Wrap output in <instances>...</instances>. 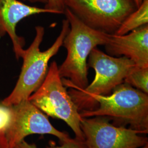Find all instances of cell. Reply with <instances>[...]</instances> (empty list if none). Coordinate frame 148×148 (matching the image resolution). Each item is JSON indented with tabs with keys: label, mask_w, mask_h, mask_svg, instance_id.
<instances>
[{
	"label": "cell",
	"mask_w": 148,
	"mask_h": 148,
	"mask_svg": "<svg viewBox=\"0 0 148 148\" xmlns=\"http://www.w3.org/2000/svg\"><path fill=\"white\" fill-rule=\"evenodd\" d=\"M79 111L81 117H106L115 126L128 125L141 134L148 132V95L125 82L110 95H90Z\"/></svg>",
	"instance_id": "1"
},
{
	"label": "cell",
	"mask_w": 148,
	"mask_h": 148,
	"mask_svg": "<svg viewBox=\"0 0 148 148\" xmlns=\"http://www.w3.org/2000/svg\"><path fill=\"white\" fill-rule=\"evenodd\" d=\"M64 14L70 30L64 39L67 55L58 67L59 74L66 88L85 89L88 85L87 62L90 53L98 46L105 45L110 34L88 27L66 7Z\"/></svg>",
	"instance_id": "2"
},
{
	"label": "cell",
	"mask_w": 148,
	"mask_h": 148,
	"mask_svg": "<svg viewBox=\"0 0 148 148\" xmlns=\"http://www.w3.org/2000/svg\"><path fill=\"white\" fill-rule=\"evenodd\" d=\"M70 30L66 19L62 21V30L53 45L45 51H41L40 45L42 42L45 30L42 26L35 27V36L30 46L24 49L21 56L23 63L21 71L14 89L1 101L8 106L27 100L42 84L48 70L50 59L58 52L63 46L64 39Z\"/></svg>",
	"instance_id": "3"
},
{
	"label": "cell",
	"mask_w": 148,
	"mask_h": 148,
	"mask_svg": "<svg viewBox=\"0 0 148 148\" xmlns=\"http://www.w3.org/2000/svg\"><path fill=\"white\" fill-rule=\"evenodd\" d=\"M28 100L47 116L65 122L72 129L75 138L84 142V137L80 127L82 117L64 85L56 62L51 63L42 84Z\"/></svg>",
	"instance_id": "4"
},
{
	"label": "cell",
	"mask_w": 148,
	"mask_h": 148,
	"mask_svg": "<svg viewBox=\"0 0 148 148\" xmlns=\"http://www.w3.org/2000/svg\"><path fill=\"white\" fill-rule=\"evenodd\" d=\"M87 66L95 71L93 81L85 89L71 88L68 91L79 111L90 95H110L117 86L124 82L127 75L137 66L126 57L111 56L95 47L88 56Z\"/></svg>",
	"instance_id": "5"
},
{
	"label": "cell",
	"mask_w": 148,
	"mask_h": 148,
	"mask_svg": "<svg viewBox=\"0 0 148 148\" xmlns=\"http://www.w3.org/2000/svg\"><path fill=\"white\" fill-rule=\"evenodd\" d=\"M65 5L85 24L115 34L137 7L134 0H64Z\"/></svg>",
	"instance_id": "6"
},
{
	"label": "cell",
	"mask_w": 148,
	"mask_h": 148,
	"mask_svg": "<svg viewBox=\"0 0 148 148\" xmlns=\"http://www.w3.org/2000/svg\"><path fill=\"white\" fill-rule=\"evenodd\" d=\"M110 121L105 116L82 117L80 127L85 148H139L148 144V138L141 133Z\"/></svg>",
	"instance_id": "7"
},
{
	"label": "cell",
	"mask_w": 148,
	"mask_h": 148,
	"mask_svg": "<svg viewBox=\"0 0 148 148\" xmlns=\"http://www.w3.org/2000/svg\"><path fill=\"white\" fill-rule=\"evenodd\" d=\"M11 106L13 119L5 133L8 148H14L32 134H50L58 138L62 143L71 138L68 133L54 127L47 116L28 99Z\"/></svg>",
	"instance_id": "8"
},
{
	"label": "cell",
	"mask_w": 148,
	"mask_h": 148,
	"mask_svg": "<svg viewBox=\"0 0 148 148\" xmlns=\"http://www.w3.org/2000/svg\"><path fill=\"white\" fill-rule=\"evenodd\" d=\"M42 13H53L50 10L27 5L18 0H0V38L8 35L17 60L21 58L24 51L25 40L16 34L18 24L24 18Z\"/></svg>",
	"instance_id": "9"
},
{
	"label": "cell",
	"mask_w": 148,
	"mask_h": 148,
	"mask_svg": "<svg viewBox=\"0 0 148 148\" xmlns=\"http://www.w3.org/2000/svg\"><path fill=\"white\" fill-rule=\"evenodd\" d=\"M104 46L111 56L126 57L137 67H148V24L123 35L110 34Z\"/></svg>",
	"instance_id": "10"
},
{
	"label": "cell",
	"mask_w": 148,
	"mask_h": 148,
	"mask_svg": "<svg viewBox=\"0 0 148 148\" xmlns=\"http://www.w3.org/2000/svg\"><path fill=\"white\" fill-rule=\"evenodd\" d=\"M148 23V0H143L141 5L125 20L115 34L123 35Z\"/></svg>",
	"instance_id": "11"
},
{
	"label": "cell",
	"mask_w": 148,
	"mask_h": 148,
	"mask_svg": "<svg viewBox=\"0 0 148 148\" xmlns=\"http://www.w3.org/2000/svg\"><path fill=\"white\" fill-rule=\"evenodd\" d=\"M124 82L148 94V67L136 66L125 78Z\"/></svg>",
	"instance_id": "12"
},
{
	"label": "cell",
	"mask_w": 148,
	"mask_h": 148,
	"mask_svg": "<svg viewBox=\"0 0 148 148\" xmlns=\"http://www.w3.org/2000/svg\"><path fill=\"white\" fill-rule=\"evenodd\" d=\"M12 106H5L0 103V133L5 134L11 126L13 119Z\"/></svg>",
	"instance_id": "13"
},
{
	"label": "cell",
	"mask_w": 148,
	"mask_h": 148,
	"mask_svg": "<svg viewBox=\"0 0 148 148\" xmlns=\"http://www.w3.org/2000/svg\"><path fill=\"white\" fill-rule=\"evenodd\" d=\"M62 143L61 146L49 148H85L84 142L76 138H70L69 140L64 141ZM14 148H37V147L35 144H29L24 140L18 144Z\"/></svg>",
	"instance_id": "14"
},
{
	"label": "cell",
	"mask_w": 148,
	"mask_h": 148,
	"mask_svg": "<svg viewBox=\"0 0 148 148\" xmlns=\"http://www.w3.org/2000/svg\"><path fill=\"white\" fill-rule=\"evenodd\" d=\"M64 0H47L45 8L52 11L53 14H63L65 9Z\"/></svg>",
	"instance_id": "15"
},
{
	"label": "cell",
	"mask_w": 148,
	"mask_h": 148,
	"mask_svg": "<svg viewBox=\"0 0 148 148\" xmlns=\"http://www.w3.org/2000/svg\"><path fill=\"white\" fill-rule=\"evenodd\" d=\"M0 148H8L5 134L0 133Z\"/></svg>",
	"instance_id": "16"
},
{
	"label": "cell",
	"mask_w": 148,
	"mask_h": 148,
	"mask_svg": "<svg viewBox=\"0 0 148 148\" xmlns=\"http://www.w3.org/2000/svg\"><path fill=\"white\" fill-rule=\"evenodd\" d=\"M23 1H28L31 3H41L46 4L47 3V0H22Z\"/></svg>",
	"instance_id": "17"
},
{
	"label": "cell",
	"mask_w": 148,
	"mask_h": 148,
	"mask_svg": "<svg viewBox=\"0 0 148 148\" xmlns=\"http://www.w3.org/2000/svg\"><path fill=\"white\" fill-rule=\"evenodd\" d=\"M142 1H143V0H134V2H135V3H136V5L137 7V8L139 5H141V3H142Z\"/></svg>",
	"instance_id": "18"
},
{
	"label": "cell",
	"mask_w": 148,
	"mask_h": 148,
	"mask_svg": "<svg viewBox=\"0 0 148 148\" xmlns=\"http://www.w3.org/2000/svg\"><path fill=\"white\" fill-rule=\"evenodd\" d=\"M148 148V144L146 145L145 146H144V147H142V148Z\"/></svg>",
	"instance_id": "19"
}]
</instances>
